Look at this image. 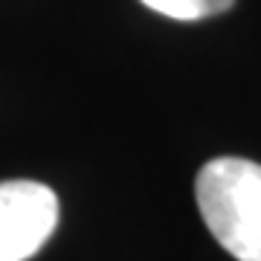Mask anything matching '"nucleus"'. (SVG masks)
Here are the masks:
<instances>
[{"label": "nucleus", "mask_w": 261, "mask_h": 261, "mask_svg": "<svg viewBox=\"0 0 261 261\" xmlns=\"http://www.w3.org/2000/svg\"><path fill=\"white\" fill-rule=\"evenodd\" d=\"M197 209L212 238L238 261H261V166L244 157L209 160L195 180Z\"/></svg>", "instance_id": "1"}, {"label": "nucleus", "mask_w": 261, "mask_h": 261, "mask_svg": "<svg viewBox=\"0 0 261 261\" xmlns=\"http://www.w3.org/2000/svg\"><path fill=\"white\" fill-rule=\"evenodd\" d=\"M142 3L151 12L171 20H203L212 15H224L235 6V0H142Z\"/></svg>", "instance_id": "3"}, {"label": "nucleus", "mask_w": 261, "mask_h": 261, "mask_svg": "<svg viewBox=\"0 0 261 261\" xmlns=\"http://www.w3.org/2000/svg\"><path fill=\"white\" fill-rule=\"evenodd\" d=\"M58 224L56 192L35 180L0 183V261L32 258Z\"/></svg>", "instance_id": "2"}]
</instances>
